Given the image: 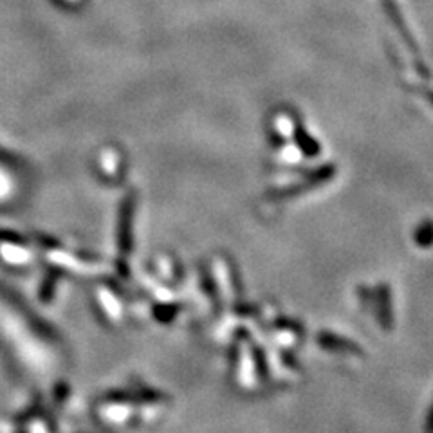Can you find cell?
<instances>
[{"mask_svg": "<svg viewBox=\"0 0 433 433\" xmlns=\"http://www.w3.org/2000/svg\"><path fill=\"white\" fill-rule=\"evenodd\" d=\"M381 4H383V9H385V13H387L388 20L394 24L397 33H399L401 38L404 40V46L408 47L410 53L413 55V60H415V67H417V71H419V74H421L425 80H429L432 74H429L428 67L422 63L421 49H419V46H417L415 40H413L412 33L408 31V25H406V22H404L403 15H401L399 8H397V4H396V0H381Z\"/></svg>", "mask_w": 433, "mask_h": 433, "instance_id": "6da1fadb", "label": "cell"}, {"mask_svg": "<svg viewBox=\"0 0 433 433\" xmlns=\"http://www.w3.org/2000/svg\"><path fill=\"white\" fill-rule=\"evenodd\" d=\"M336 175V164H321L320 168L312 170L311 173H307V175L303 177L302 181H298L296 185L293 186H287V188L280 189V192H277V197H291V195H298L303 194V192H307V189L314 188V186H320L324 185V182L331 181L333 177Z\"/></svg>", "mask_w": 433, "mask_h": 433, "instance_id": "7a4b0ae2", "label": "cell"}, {"mask_svg": "<svg viewBox=\"0 0 433 433\" xmlns=\"http://www.w3.org/2000/svg\"><path fill=\"white\" fill-rule=\"evenodd\" d=\"M293 139H295L296 147L302 152L303 156L309 157V159H314L321 154V145L320 141H316L311 134L307 132L305 125L298 119H293Z\"/></svg>", "mask_w": 433, "mask_h": 433, "instance_id": "3957f363", "label": "cell"}, {"mask_svg": "<svg viewBox=\"0 0 433 433\" xmlns=\"http://www.w3.org/2000/svg\"><path fill=\"white\" fill-rule=\"evenodd\" d=\"M421 94H422V96H425V100L428 101L429 105L433 107V88H422Z\"/></svg>", "mask_w": 433, "mask_h": 433, "instance_id": "277c9868", "label": "cell"}]
</instances>
